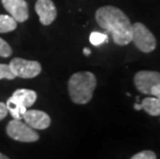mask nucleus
Masks as SVG:
<instances>
[{
	"instance_id": "19",
	"label": "nucleus",
	"mask_w": 160,
	"mask_h": 159,
	"mask_svg": "<svg viewBox=\"0 0 160 159\" xmlns=\"http://www.w3.org/2000/svg\"><path fill=\"white\" fill-rule=\"evenodd\" d=\"M151 96H154V97L159 98V99H160V84H159V85H156L155 87L152 88V90H151Z\"/></svg>"
},
{
	"instance_id": "6",
	"label": "nucleus",
	"mask_w": 160,
	"mask_h": 159,
	"mask_svg": "<svg viewBox=\"0 0 160 159\" xmlns=\"http://www.w3.org/2000/svg\"><path fill=\"white\" fill-rule=\"evenodd\" d=\"M133 81L139 92L151 96L152 88L160 84V72L153 70H142L135 73Z\"/></svg>"
},
{
	"instance_id": "21",
	"label": "nucleus",
	"mask_w": 160,
	"mask_h": 159,
	"mask_svg": "<svg viewBox=\"0 0 160 159\" xmlns=\"http://www.w3.org/2000/svg\"><path fill=\"white\" fill-rule=\"evenodd\" d=\"M0 159H9L8 156H5V155H3L2 153H0Z\"/></svg>"
},
{
	"instance_id": "2",
	"label": "nucleus",
	"mask_w": 160,
	"mask_h": 159,
	"mask_svg": "<svg viewBox=\"0 0 160 159\" xmlns=\"http://www.w3.org/2000/svg\"><path fill=\"white\" fill-rule=\"evenodd\" d=\"M96 85V77L90 72H81L72 74L68 81L70 99L78 104L88 103L92 99Z\"/></svg>"
},
{
	"instance_id": "20",
	"label": "nucleus",
	"mask_w": 160,
	"mask_h": 159,
	"mask_svg": "<svg viewBox=\"0 0 160 159\" xmlns=\"http://www.w3.org/2000/svg\"><path fill=\"white\" fill-rule=\"evenodd\" d=\"M83 52H84V54H85V55H86V56H89L90 54H91V51H90L89 49H88V48H85Z\"/></svg>"
},
{
	"instance_id": "10",
	"label": "nucleus",
	"mask_w": 160,
	"mask_h": 159,
	"mask_svg": "<svg viewBox=\"0 0 160 159\" xmlns=\"http://www.w3.org/2000/svg\"><path fill=\"white\" fill-rule=\"evenodd\" d=\"M134 109L137 111L145 110L150 116H160V99L154 96L146 97L141 103H135Z\"/></svg>"
},
{
	"instance_id": "12",
	"label": "nucleus",
	"mask_w": 160,
	"mask_h": 159,
	"mask_svg": "<svg viewBox=\"0 0 160 159\" xmlns=\"http://www.w3.org/2000/svg\"><path fill=\"white\" fill-rule=\"evenodd\" d=\"M5 106L8 107V113H11V115L13 117V119H17V120L23 119L24 114H25V112L27 111L26 107L13 96L8 98Z\"/></svg>"
},
{
	"instance_id": "1",
	"label": "nucleus",
	"mask_w": 160,
	"mask_h": 159,
	"mask_svg": "<svg viewBox=\"0 0 160 159\" xmlns=\"http://www.w3.org/2000/svg\"><path fill=\"white\" fill-rule=\"evenodd\" d=\"M95 20L107 32H110L118 46H126L132 39V24L123 11L113 5L101 6L95 12Z\"/></svg>"
},
{
	"instance_id": "13",
	"label": "nucleus",
	"mask_w": 160,
	"mask_h": 159,
	"mask_svg": "<svg viewBox=\"0 0 160 159\" xmlns=\"http://www.w3.org/2000/svg\"><path fill=\"white\" fill-rule=\"evenodd\" d=\"M17 23L18 22L11 16L0 15V33L12 32L16 30L17 26H18Z\"/></svg>"
},
{
	"instance_id": "4",
	"label": "nucleus",
	"mask_w": 160,
	"mask_h": 159,
	"mask_svg": "<svg viewBox=\"0 0 160 159\" xmlns=\"http://www.w3.org/2000/svg\"><path fill=\"white\" fill-rule=\"evenodd\" d=\"M6 133L12 140L24 143H33L38 141L39 135L28 124L23 123L20 120L13 119L6 126Z\"/></svg>"
},
{
	"instance_id": "16",
	"label": "nucleus",
	"mask_w": 160,
	"mask_h": 159,
	"mask_svg": "<svg viewBox=\"0 0 160 159\" xmlns=\"http://www.w3.org/2000/svg\"><path fill=\"white\" fill-rule=\"evenodd\" d=\"M12 54V50L11 48V46L4 39L0 38V57L6 58V57L11 56Z\"/></svg>"
},
{
	"instance_id": "15",
	"label": "nucleus",
	"mask_w": 160,
	"mask_h": 159,
	"mask_svg": "<svg viewBox=\"0 0 160 159\" xmlns=\"http://www.w3.org/2000/svg\"><path fill=\"white\" fill-rule=\"evenodd\" d=\"M15 77L16 76L12 73L9 64H0V80H13Z\"/></svg>"
},
{
	"instance_id": "8",
	"label": "nucleus",
	"mask_w": 160,
	"mask_h": 159,
	"mask_svg": "<svg viewBox=\"0 0 160 159\" xmlns=\"http://www.w3.org/2000/svg\"><path fill=\"white\" fill-rule=\"evenodd\" d=\"M34 8L42 25H51L55 21L57 9L52 0H37Z\"/></svg>"
},
{
	"instance_id": "7",
	"label": "nucleus",
	"mask_w": 160,
	"mask_h": 159,
	"mask_svg": "<svg viewBox=\"0 0 160 159\" xmlns=\"http://www.w3.org/2000/svg\"><path fill=\"white\" fill-rule=\"evenodd\" d=\"M3 7L17 22L23 23L29 18V8L25 0H1Z\"/></svg>"
},
{
	"instance_id": "3",
	"label": "nucleus",
	"mask_w": 160,
	"mask_h": 159,
	"mask_svg": "<svg viewBox=\"0 0 160 159\" xmlns=\"http://www.w3.org/2000/svg\"><path fill=\"white\" fill-rule=\"evenodd\" d=\"M132 39L134 46L142 53H151L156 49L157 40L154 34L142 23L132 24Z\"/></svg>"
},
{
	"instance_id": "9",
	"label": "nucleus",
	"mask_w": 160,
	"mask_h": 159,
	"mask_svg": "<svg viewBox=\"0 0 160 159\" xmlns=\"http://www.w3.org/2000/svg\"><path fill=\"white\" fill-rule=\"evenodd\" d=\"M26 124L33 129H47L51 125V118L47 113L38 110H27L23 116Z\"/></svg>"
},
{
	"instance_id": "17",
	"label": "nucleus",
	"mask_w": 160,
	"mask_h": 159,
	"mask_svg": "<svg viewBox=\"0 0 160 159\" xmlns=\"http://www.w3.org/2000/svg\"><path fill=\"white\" fill-rule=\"evenodd\" d=\"M130 159H157L156 153L151 150H145L133 155Z\"/></svg>"
},
{
	"instance_id": "14",
	"label": "nucleus",
	"mask_w": 160,
	"mask_h": 159,
	"mask_svg": "<svg viewBox=\"0 0 160 159\" xmlns=\"http://www.w3.org/2000/svg\"><path fill=\"white\" fill-rule=\"evenodd\" d=\"M90 42L92 43L93 46H100L104 43L105 42H108V34L105 33H101V32H92L90 34Z\"/></svg>"
},
{
	"instance_id": "5",
	"label": "nucleus",
	"mask_w": 160,
	"mask_h": 159,
	"mask_svg": "<svg viewBox=\"0 0 160 159\" xmlns=\"http://www.w3.org/2000/svg\"><path fill=\"white\" fill-rule=\"evenodd\" d=\"M12 73L22 79H32L42 72V65L39 62L23 58H13L9 62Z\"/></svg>"
},
{
	"instance_id": "18",
	"label": "nucleus",
	"mask_w": 160,
	"mask_h": 159,
	"mask_svg": "<svg viewBox=\"0 0 160 159\" xmlns=\"http://www.w3.org/2000/svg\"><path fill=\"white\" fill-rule=\"evenodd\" d=\"M8 107H6L4 102H0V121L3 120L4 118L8 116Z\"/></svg>"
},
{
	"instance_id": "11",
	"label": "nucleus",
	"mask_w": 160,
	"mask_h": 159,
	"mask_svg": "<svg viewBox=\"0 0 160 159\" xmlns=\"http://www.w3.org/2000/svg\"><path fill=\"white\" fill-rule=\"evenodd\" d=\"M13 97H16L20 102H21L26 109L32 107L34 104L37 94L33 90H28V89H18L16 90L12 94Z\"/></svg>"
}]
</instances>
